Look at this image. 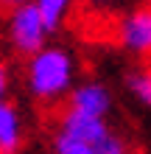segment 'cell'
I'll return each mask as SVG.
<instances>
[{"label": "cell", "mask_w": 151, "mask_h": 154, "mask_svg": "<svg viewBox=\"0 0 151 154\" xmlns=\"http://www.w3.org/2000/svg\"><path fill=\"white\" fill-rule=\"evenodd\" d=\"M3 93H6V70L0 65V101H3Z\"/></svg>", "instance_id": "cell-12"}, {"label": "cell", "mask_w": 151, "mask_h": 154, "mask_svg": "<svg viewBox=\"0 0 151 154\" xmlns=\"http://www.w3.org/2000/svg\"><path fill=\"white\" fill-rule=\"evenodd\" d=\"M98 154H126V149H123V143H120V140L112 134V137H109V140H106L104 146H101V151H98Z\"/></svg>", "instance_id": "cell-10"}, {"label": "cell", "mask_w": 151, "mask_h": 154, "mask_svg": "<svg viewBox=\"0 0 151 154\" xmlns=\"http://www.w3.org/2000/svg\"><path fill=\"white\" fill-rule=\"evenodd\" d=\"M73 79V62L59 48H42L31 56L28 65V84L31 93L42 101H53L70 87Z\"/></svg>", "instance_id": "cell-1"}, {"label": "cell", "mask_w": 151, "mask_h": 154, "mask_svg": "<svg viewBox=\"0 0 151 154\" xmlns=\"http://www.w3.org/2000/svg\"><path fill=\"white\" fill-rule=\"evenodd\" d=\"M129 87H131V93H134L143 104L151 106V65L134 70V73L129 76Z\"/></svg>", "instance_id": "cell-9"}, {"label": "cell", "mask_w": 151, "mask_h": 154, "mask_svg": "<svg viewBox=\"0 0 151 154\" xmlns=\"http://www.w3.org/2000/svg\"><path fill=\"white\" fill-rule=\"evenodd\" d=\"M53 151L56 154H98L101 149L98 146H92V143H87V140H78L73 137V134H67V132H56V137H53Z\"/></svg>", "instance_id": "cell-7"}, {"label": "cell", "mask_w": 151, "mask_h": 154, "mask_svg": "<svg viewBox=\"0 0 151 154\" xmlns=\"http://www.w3.org/2000/svg\"><path fill=\"white\" fill-rule=\"evenodd\" d=\"M118 39L123 48L134 51L140 56H151V3L123 17L118 25Z\"/></svg>", "instance_id": "cell-3"}, {"label": "cell", "mask_w": 151, "mask_h": 154, "mask_svg": "<svg viewBox=\"0 0 151 154\" xmlns=\"http://www.w3.org/2000/svg\"><path fill=\"white\" fill-rule=\"evenodd\" d=\"M45 34H48V25L37 3H23L8 14V37H11L14 48L25 56H34L42 51Z\"/></svg>", "instance_id": "cell-2"}, {"label": "cell", "mask_w": 151, "mask_h": 154, "mask_svg": "<svg viewBox=\"0 0 151 154\" xmlns=\"http://www.w3.org/2000/svg\"><path fill=\"white\" fill-rule=\"evenodd\" d=\"M70 106L78 109V112H84V115L104 118L109 112V93H106L101 84H81L70 95Z\"/></svg>", "instance_id": "cell-5"}, {"label": "cell", "mask_w": 151, "mask_h": 154, "mask_svg": "<svg viewBox=\"0 0 151 154\" xmlns=\"http://www.w3.org/2000/svg\"><path fill=\"white\" fill-rule=\"evenodd\" d=\"M59 129H62V132H67V134H73V137H78V140L92 143V146H98V149L112 137V132H109V126L104 123V118L84 115V112L73 109V106H67V109H65V115H62V126H59Z\"/></svg>", "instance_id": "cell-4"}, {"label": "cell", "mask_w": 151, "mask_h": 154, "mask_svg": "<svg viewBox=\"0 0 151 154\" xmlns=\"http://www.w3.org/2000/svg\"><path fill=\"white\" fill-rule=\"evenodd\" d=\"M23 3H31V0H0V8H3V11H6V8H8V11H14V8L23 6Z\"/></svg>", "instance_id": "cell-11"}, {"label": "cell", "mask_w": 151, "mask_h": 154, "mask_svg": "<svg viewBox=\"0 0 151 154\" xmlns=\"http://www.w3.org/2000/svg\"><path fill=\"white\" fill-rule=\"evenodd\" d=\"M20 149V118L11 104L0 101V154H17Z\"/></svg>", "instance_id": "cell-6"}, {"label": "cell", "mask_w": 151, "mask_h": 154, "mask_svg": "<svg viewBox=\"0 0 151 154\" xmlns=\"http://www.w3.org/2000/svg\"><path fill=\"white\" fill-rule=\"evenodd\" d=\"M70 3H73V0H37L39 11H42V17H45L48 31H56L59 28V23H62V17H65V11H67Z\"/></svg>", "instance_id": "cell-8"}]
</instances>
